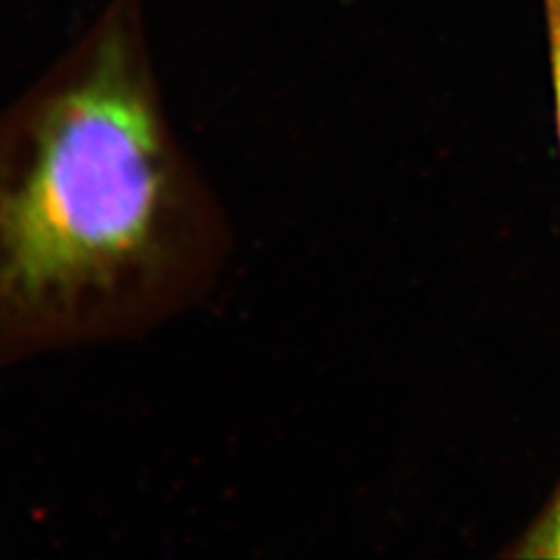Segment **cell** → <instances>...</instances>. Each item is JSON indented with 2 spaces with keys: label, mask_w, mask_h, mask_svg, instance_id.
<instances>
[{
  "label": "cell",
  "mask_w": 560,
  "mask_h": 560,
  "mask_svg": "<svg viewBox=\"0 0 560 560\" xmlns=\"http://www.w3.org/2000/svg\"><path fill=\"white\" fill-rule=\"evenodd\" d=\"M548 9V32H550V60H552V83H555V101H557V119L560 136V2L546 0Z\"/></svg>",
  "instance_id": "3957f363"
},
{
  "label": "cell",
  "mask_w": 560,
  "mask_h": 560,
  "mask_svg": "<svg viewBox=\"0 0 560 560\" xmlns=\"http://www.w3.org/2000/svg\"><path fill=\"white\" fill-rule=\"evenodd\" d=\"M231 247L164 101L145 0H108L0 108V374L156 332L217 289Z\"/></svg>",
  "instance_id": "6da1fadb"
},
{
  "label": "cell",
  "mask_w": 560,
  "mask_h": 560,
  "mask_svg": "<svg viewBox=\"0 0 560 560\" xmlns=\"http://www.w3.org/2000/svg\"><path fill=\"white\" fill-rule=\"evenodd\" d=\"M521 559H560V486L536 525L521 538Z\"/></svg>",
  "instance_id": "7a4b0ae2"
},
{
  "label": "cell",
  "mask_w": 560,
  "mask_h": 560,
  "mask_svg": "<svg viewBox=\"0 0 560 560\" xmlns=\"http://www.w3.org/2000/svg\"><path fill=\"white\" fill-rule=\"evenodd\" d=\"M559 2H560V0H559Z\"/></svg>",
  "instance_id": "277c9868"
}]
</instances>
